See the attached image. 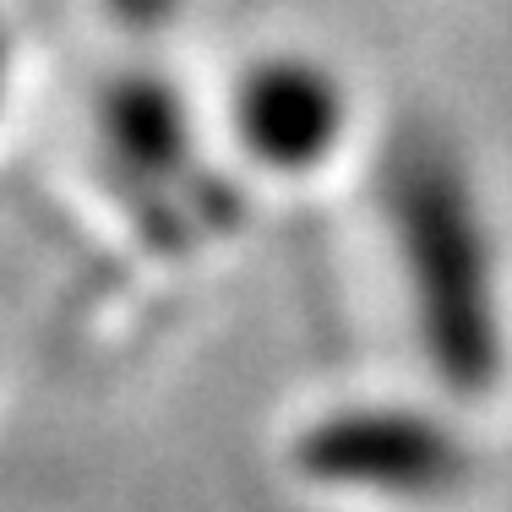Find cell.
Instances as JSON below:
<instances>
[{"instance_id": "1", "label": "cell", "mask_w": 512, "mask_h": 512, "mask_svg": "<svg viewBox=\"0 0 512 512\" xmlns=\"http://www.w3.org/2000/svg\"><path fill=\"white\" fill-rule=\"evenodd\" d=\"M376 197L431 376L458 398L491 393L507 365L496 246L453 137L425 120L398 126L376 169Z\"/></svg>"}, {"instance_id": "3", "label": "cell", "mask_w": 512, "mask_h": 512, "mask_svg": "<svg viewBox=\"0 0 512 512\" xmlns=\"http://www.w3.org/2000/svg\"><path fill=\"white\" fill-rule=\"evenodd\" d=\"M240 142L273 169H311L338 148L349 126V93L306 55H273L235 93Z\"/></svg>"}, {"instance_id": "2", "label": "cell", "mask_w": 512, "mask_h": 512, "mask_svg": "<svg viewBox=\"0 0 512 512\" xmlns=\"http://www.w3.org/2000/svg\"><path fill=\"white\" fill-rule=\"evenodd\" d=\"M300 469L338 491L387 502H447L469 485L474 453L447 420L409 404H355L311 425Z\"/></svg>"}]
</instances>
